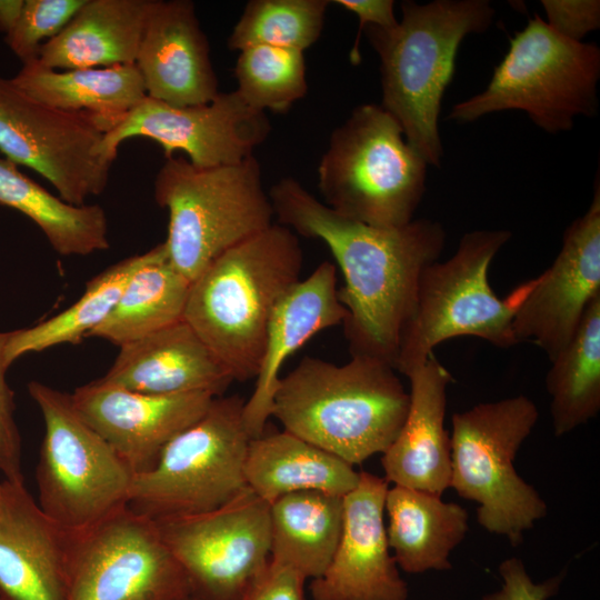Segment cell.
Instances as JSON below:
<instances>
[{
	"label": "cell",
	"mask_w": 600,
	"mask_h": 600,
	"mask_svg": "<svg viewBox=\"0 0 600 600\" xmlns=\"http://www.w3.org/2000/svg\"><path fill=\"white\" fill-rule=\"evenodd\" d=\"M600 296V183L584 214L567 228L552 264L530 280L512 320L518 343L533 341L549 361L569 343Z\"/></svg>",
	"instance_id": "obj_16"
},
{
	"label": "cell",
	"mask_w": 600,
	"mask_h": 600,
	"mask_svg": "<svg viewBox=\"0 0 600 600\" xmlns=\"http://www.w3.org/2000/svg\"><path fill=\"white\" fill-rule=\"evenodd\" d=\"M396 27L363 31L380 60L381 107L428 166L439 167L443 147L439 114L454 76L462 40L486 31L494 9L487 0L403 1Z\"/></svg>",
	"instance_id": "obj_4"
},
{
	"label": "cell",
	"mask_w": 600,
	"mask_h": 600,
	"mask_svg": "<svg viewBox=\"0 0 600 600\" xmlns=\"http://www.w3.org/2000/svg\"><path fill=\"white\" fill-rule=\"evenodd\" d=\"M269 503L248 487L206 512L154 519L190 598L242 600L270 561Z\"/></svg>",
	"instance_id": "obj_14"
},
{
	"label": "cell",
	"mask_w": 600,
	"mask_h": 600,
	"mask_svg": "<svg viewBox=\"0 0 600 600\" xmlns=\"http://www.w3.org/2000/svg\"><path fill=\"white\" fill-rule=\"evenodd\" d=\"M134 66L147 97L173 107L208 103L219 93L210 46L189 0H152Z\"/></svg>",
	"instance_id": "obj_20"
},
{
	"label": "cell",
	"mask_w": 600,
	"mask_h": 600,
	"mask_svg": "<svg viewBox=\"0 0 600 600\" xmlns=\"http://www.w3.org/2000/svg\"><path fill=\"white\" fill-rule=\"evenodd\" d=\"M28 391L44 421L36 470L41 510L78 531L127 506L134 474L82 419L71 393L39 381H30Z\"/></svg>",
	"instance_id": "obj_10"
},
{
	"label": "cell",
	"mask_w": 600,
	"mask_h": 600,
	"mask_svg": "<svg viewBox=\"0 0 600 600\" xmlns=\"http://www.w3.org/2000/svg\"><path fill=\"white\" fill-rule=\"evenodd\" d=\"M407 378L409 410L397 438L382 453L384 479L441 497L450 488L451 443L444 418L452 376L432 353Z\"/></svg>",
	"instance_id": "obj_23"
},
{
	"label": "cell",
	"mask_w": 600,
	"mask_h": 600,
	"mask_svg": "<svg viewBox=\"0 0 600 600\" xmlns=\"http://www.w3.org/2000/svg\"><path fill=\"white\" fill-rule=\"evenodd\" d=\"M153 194L169 213L163 242L168 259L190 282L223 252L274 223L254 156L213 168H198L184 157L167 158L156 174Z\"/></svg>",
	"instance_id": "obj_5"
},
{
	"label": "cell",
	"mask_w": 600,
	"mask_h": 600,
	"mask_svg": "<svg viewBox=\"0 0 600 600\" xmlns=\"http://www.w3.org/2000/svg\"><path fill=\"white\" fill-rule=\"evenodd\" d=\"M186 600H190V598L186 599Z\"/></svg>",
	"instance_id": "obj_43"
},
{
	"label": "cell",
	"mask_w": 600,
	"mask_h": 600,
	"mask_svg": "<svg viewBox=\"0 0 600 600\" xmlns=\"http://www.w3.org/2000/svg\"><path fill=\"white\" fill-rule=\"evenodd\" d=\"M151 257V249L108 267L86 284L83 294L62 312L29 328L10 331L4 358L10 367L20 357L64 343L78 344L111 313L132 274Z\"/></svg>",
	"instance_id": "obj_32"
},
{
	"label": "cell",
	"mask_w": 600,
	"mask_h": 600,
	"mask_svg": "<svg viewBox=\"0 0 600 600\" xmlns=\"http://www.w3.org/2000/svg\"><path fill=\"white\" fill-rule=\"evenodd\" d=\"M23 6L24 0H0V31L6 36L17 24Z\"/></svg>",
	"instance_id": "obj_41"
},
{
	"label": "cell",
	"mask_w": 600,
	"mask_h": 600,
	"mask_svg": "<svg viewBox=\"0 0 600 600\" xmlns=\"http://www.w3.org/2000/svg\"><path fill=\"white\" fill-rule=\"evenodd\" d=\"M510 238L504 229L467 232L453 256L423 270L413 313L400 337L397 372L407 377L437 346L456 337H477L498 348L518 344L512 320L530 281L502 299L488 278L493 258Z\"/></svg>",
	"instance_id": "obj_8"
},
{
	"label": "cell",
	"mask_w": 600,
	"mask_h": 600,
	"mask_svg": "<svg viewBox=\"0 0 600 600\" xmlns=\"http://www.w3.org/2000/svg\"><path fill=\"white\" fill-rule=\"evenodd\" d=\"M599 78V47L560 36L536 14L510 39L487 88L454 104L448 119L468 123L520 110L549 133L569 131L578 116L597 113Z\"/></svg>",
	"instance_id": "obj_7"
},
{
	"label": "cell",
	"mask_w": 600,
	"mask_h": 600,
	"mask_svg": "<svg viewBox=\"0 0 600 600\" xmlns=\"http://www.w3.org/2000/svg\"><path fill=\"white\" fill-rule=\"evenodd\" d=\"M546 388L553 433L561 437L600 410V296L589 304L569 343L550 361Z\"/></svg>",
	"instance_id": "obj_31"
},
{
	"label": "cell",
	"mask_w": 600,
	"mask_h": 600,
	"mask_svg": "<svg viewBox=\"0 0 600 600\" xmlns=\"http://www.w3.org/2000/svg\"><path fill=\"white\" fill-rule=\"evenodd\" d=\"M427 169L396 119L380 104L364 103L332 131L318 166V188L323 203L343 217L400 227L413 220Z\"/></svg>",
	"instance_id": "obj_6"
},
{
	"label": "cell",
	"mask_w": 600,
	"mask_h": 600,
	"mask_svg": "<svg viewBox=\"0 0 600 600\" xmlns=\"http://www.w3.org/2000/svg\"><path fill=\"white\" fill-rule=\"evenodd\" d=\"M386 533L398 567L408 573L451 568V551L468 532V512L422 490L393 486L384 500Z\"/></svg>",
	"instance_id": "obj_26"
},
{
	"label": "cell",
	"mask_w": 600,
	"mask_h": 600,
	"mask_svg": "<svg viewBox=\"0 0 600 600\" xmlns=\"http://www.w3.org/2000/svg\"><path fill=\"white\" fill-rule=\"evenodd\" d=\"M11 80L44 104L96 114L111 128L147 97L134 64L54 70L34 60L22 64Z\"/></svg>",
	"instance_id": "obj_27"
},
{
	"label": "cell",
	"mask_w": 600,
	"mask_h": 600,
	"mask_svg": "<svg viewBox=\"0 0 600 600\" xmlns=\"http://www.w3.org/2000/svg\"><path fill=\"white\" fill-rule=\"evenodd\" d=\"M268 193L278 223L320 239L337 260L344 279L338 297L347 310L342 324L351 356L394 368L421 274L444 248L442 224L422 218L400 227H376L349 219L291 177L276 182Z\"/></svg>",
	"instance_id": "obj_1"
},
{
	"label": "cell",
	"mask_w": 600,
	"mask_h": 600,
	"mask_svg": "<svg viewBox=\"0 0 600 600\" xmlns=\"http://www.w3.org/2000/svg\"><path fill=\"white\" fill-rule=\"evenodd\" d=\"M190 600H197V599L190 598Z\"/></svg>",
	"instance_id": "obj_42"
},
{
	"label": "cell",
	"mask_w": 600,
	"mask_h": 600,
	"mask_svg": "<svg viewBox=\"0 0 600 600\" xmlns=\"http://www.w3.org/2000/svg\"><path fill=\"white\" fill-rule=\"evenodd\" d=\"M151 1L86 0L37 61L54 70L134 64Z\"/></svg>",
	"instance_id": "obj_24"
},
{
	"label": "cell",
	"mask_w": 600,
	"mask_h": 600,
	"mask_svg": "<svg viewBox=\"0 0 600 600\" xmlns=\"http://www.w3.org/2000/svg\"><path fill=\"white\" fill-rule=\"evenodd\" d=\"M244 399L216 397L204 414L176 436L148 472L132 480L128 506L152 519L217 509L247 488L249 442Z\"/></svg>",
	"instance_id": "obj_11"
},
{
	"label": "cell",
	"mask_w": 600,
	"mask_h": 600,
	"mask_svg": "<svg viewBox=\"0 0 600 600\" xmlns=\"http://www.w3.org/2000/svg\"><path fill=\"white\" fill-rule=\"evenodd\" d=\"M333 3L347 9L359 18V27L349 53L350 62L357 66L361 61L359 44L367 26L389 29L398 24L393 0H336Z\"/></svg>",
	"instance_id": "obj_40"
},
{
	"label": "cell",
	"mask_w": 600,
	"mask_h": 600,
	"mask_svg": "<svg viewBox=\"0 0 600 600\" xmlns=\"http://www.w3.org/2000/svg\"><path fill=\"white\" fill-rule=\"evenodd\" d=\"M269 506L270 560L291 567L306 580L319 578L341 536L343 497L300 491Z\"/></svg>",
	"instance_id": "obj_28"
},
{
	"label": "cell",
	"mask_w": 600,
	"mask_h": 600,
	"mask_svg": "<svg viewBox=\"0 0 600 600\" xmlns=\"http://www.w3.org/2000/svg\"><path fill=\"white\" fill-rule=\"evenodd\" d=\"M302 266L297 234L274 222L223 252L190 283L183 320L233 381L256 379L271 314L300 280Z\"/></svg>",
	"instance_id": "obj_3"
},
{
	"label": "cell",
	"mask_w": 600,
	"mask_h": 600,
	"mask_svg": "<svg viewBox=\"0 0 600 600\" xmlns=\"http://www.w3.org/2000/svg\"><path fill=\"white\" fill-rule=\"evenodd\" d=\"M270 131L267 113L249 107L236 90L187 107L146 97L106 132L102 152L114 161L123 141L143 138L157 142L166 159L182 151L193 166L213 168L254 156Z\"/></svg>",
	"instance_id": "obj_15"
},
{
	"label": "cell",
	"mask_w": 600,
	"mask_h": 600,
	"mask_svg": "<svg viewBox=\"0 0 600 600\" xmlns=\"http://www.w3.org/2000/svg\"><path fill=\"white\" fill-rule=\"evenodd\" d=\"M304 582L291 567L270 560L242 600H304Z\"/></svg>",
	"instance_id": "obj_39"
},
{
	"label": "cell",
	"mask_w": 600,
	"mask_h": 600,
	"mask_svg": "<svg viewBox=\"0 0 600 600\" xmlns=\"http://www.w3.org/2000/svg\"><path fill=\"white\" fill-rule=\"evenodd\" d=\"M214 398L206 392L147 394L100 379L71 393L82 419L111 446L134 476L150 471L164 447L198 421Z\"/></svg>",
	"instance_id": "obj_17"
},
{
	"label": "cell",
	"mask_w": 600,
	"mask_h": 600,
	"mask_svg": "<svg viewBox=\"0 0 600 600\" xmlns=\"http://www.w3.org/2000/svg\"><path fill=\"white\" fill-rule=\"evenodd\" d=\"M110 128L96 114L44 104L0 77V152L42 176L70 204L104 191L113 161L102 140Z\"/></svg>",
	"instance_id": "obj_12"
},
{
	"label": "cell",
	"mask_w": 600,
	"mask_h": 600,
	"mask_svg": "<svg viewBox=\"0 0 600 600\" xmlns=\"http://www.w3.org/2000/svg\"><path fill=\"white\" fill-rule=\"evenodd\" d=\"M86 0H24L14 28L4 37L22 64L38 59L40 47L56 37L84 4Z\"/></svg>",
	"instance_id": "obj_35"
},
{
	"label": "cell",
	"mask_w": 600,
	"mask_h": 600,
	"mask_svg": "<svg viewBox=\"0 0 600 600\" xmlns=\"http://www.w3.org/2000/svg\"><path fill=\"white\" fill-rule=\"evenodd\" d=\"M346 317L347 310L338 297L336 267L328 261L280 299L268 324L253 392L243 406L244 426L252 439L264 431L271 417L279 373L288 357L316 333L342 323Z\"/></svg>",
	"instance_id": "obj_22"
},
{
	"label": "cell",
	"mask_w": 600,
	"mask_h": 600,
	"mask_svg": "<svg viewBox=\"0 0 600 600\" xmlns=\"http://www.w3.org/2000/svg\"><path fill=\"white\" fill-rule=\"evenodd\" d=\"M538 418L536 403L523 394L479 403L451 418L450 488L477 502L478 523L512 546L547 514L546 501L513 466Z\"/></svg>",
	"instance_id": "obj_9"
},
{
	"label": "cell",
	"mask_w": 600,
	"mask_h": 600,
	"mask_svg": "<svg viewBox=\"0 0 600 600\" xmlns=\"http://www.w3.org/2000/svg\"><path fill=\"white\" fill-rule=\"evenodd\" d=\"M498 571L502 579L501 588L481 600H548L558 592L563 576L561 573L543 582H533L523 562L516 557L503 560Z\"/></svg>",
	"instance_id": "obj_38"
},
{
	"label": "cell",
	"mask_w": 600,
	"mask_h": 600,
	"mask_svg": "<svg viewBox=\"0 0 600 600\" xmlns=\"http://www.w3.org/2000/svg\"><path fill=\"white\" fill-rule=\"evenodd\" d=\"M548 26L560 36L582 39L600 28V1L598 0H542Z\"/></svg>",
	"instance_id": "obj_37"
},
{
	"label": "cell",
	"mask_w": 600,
	"mask_h": 600,
	"mask_svg": "<svg viewBox=\"0 0 600 600\" xmlns=\"http://www.w3.org/2000/svg\"><path fill=\"white\" fill-rule=\"evenodd\" d=\"M409 403L387 362L351 356L339 366L307 356L280 379L271 417L284 431L356 466L391 446Z\"/></svg>",
	"instance_id": "obj_2"
},
{
	"label": "cell",
	"mask_w": 600,
	"mask_h": 600,
	"mask_svg": "<svg viewBox=\"0 0 600 600\" xmlns=\"http://www.w3.org/2000/svg\"><path fill=\"white\" fill-rule=\"evenodd\" d=\"M10 332H0V472L4 480L24 481L21 471V438L14 419V393L7 382L4 349Z\"/></svg>",
	"instance_id": "obj_36"
},
{
	"label": "cell",
	"mask_w": 600,
	"mask_h": 600,
	"mask_svg": "<svg viewBox=\"0 0 600 600\" xmlns=\"http://www.w3.org/2000/svg\"><path fill=\"white\" fill-rule=\"evenodd\" d=\"M101 381L127 390L172 396L220 397L233 381L228 370L183 319L120 346Z\"/></svg>",
	"instance_id": "obj_21"
},
{
	"label": "cell",
	"mask_w": 600,
	"mask_h": 600,
	"mask_svg": "<svg viewBox=\"0 0 600 600\" xmlns=\"http://www.w3.org/2000/svg\"><path fill=\"white\" fill-rule=\"evenodd\" d=\"M1 600V599H0Z\"/></svg>",
	"instance_id": "obj_44"
},
{
	"label": "cell",
	"mask_w": 600,
	"mask_h": 600,
	"mask_svg": "<svg viewBox=\"0 0 600 600\" xmlns=\"http://www.w3.org/2000/svg\"><path fill=\"white\" fill-rule=\"evenodd\" d=\"M236 91L251 108L286 112L308 91L306 62L299 50L253 46L239 51Z\"/></svg>",
	"instance_id": "obj_34"
},
{
	"label": "cell",
	"mask_w": 600,
	"mask_h": 600,
	"mask_svg": "<svg viewBox=\"0 0 600 600\" xmlns=\"http://www.w3.org/2000/svg\"><path fill=\"white\" fill-rule=\"evenodd\" d=\"M328 0H250L227 44L232 51L271 46L304 51L322 32Z\"/></svg>",
	"instance_id": "obj_33"
},
{
	"label": "cell",
	"mask_w": 600,
	"mask_h": 600,
	"mask_svg": "<svg viewBox=\"0 0 600 600\" xmlns=\"http://www.w3.org/2000/svg\"><path fill=\"white\" fill-rule=\"evenodd\" d=\"M244 479L247 487L270 504L300 491L344 497L357 487L359 472L339 457L288 431L264 429L249 442Z\"/></svg>",
	"instance_id": "obj_25"
},
{
	"label": "cell",
	"mask_w": 600,
	"mask_h": 600,
	"mask_svg": "<svg viewBox=\"0 0 600 600\" xmlns=\"http://www.w3.org/2000/svg\"><path fill=\"white\" fill-rule=\"evenodd\" d=\"M186 574L154 519L123 506L71 531L68 600H186Z\"/></svg>",
	"instance_id": "obj_13"
},
{
	"label": "cell",
	"mask_w": 600,
	"mask_h": 600,
	"mask_svg": "<svg viewBox=\"0 0 600 600\" xmlns=\"http://www.w3.org/2000/svg\"><path fill=\"white\" fill-rule=\"evenodd\" d=\"M389 482L361 471L343 497L341 536L326 571L310 582L312 600H407L409 588L390 552L384 524Z\"/></svg>",
	"instance_id": "obj_18"
},
{
	"label": "cell",
	"mask_w": 600,
	"mask_h": 600,
	"mask_svg": "<svg viewBox=\"0 0 600 600\" xmlns=\"http://www.w3.org/2000/svg\"><path fill=\"white\" fill-rule=\"evenodd\" d=\"M70 541L24 481H0L1 600H68Z\"/></svg>",
	"instance_id": "obj_19"
},
{
	"label": "cell",
	"mask_w": 600,
	"mask_h": 600,
	"mask_svg": "<svg viewBox=\"0 0 600 600\" xmlns=\"http://www.w3.org/2000/svg\"><path fill=\"white\" fill-rule=\"evenodd\" d=\"M190 283L170 263L164 243L154 246L111 313L89 337L120 347L183 319Z\"/></svg>",
	"instance_id": "obj_30"
},
{
	"label": "cell",
	"mask_w": 600,
	"mask_h": 600,
	"mask_svg": "<svg viewBox=\"0 0 600 600\" xmlns=\"http://www.w3.org/2000/svg\"><path fill=\"white\" fill-rule=\"evenodd\" d=\"M0 204L32 220L53 250L64 257L107 250L108 220L99 204L74 206L63 201L0 158Z\"/></svg>",
	"instance_id": "obj_29"
}]
</instances>
